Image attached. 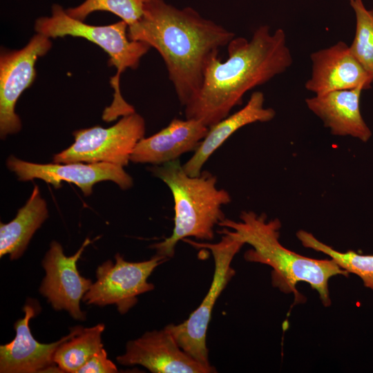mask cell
I'll return each mask as SVG.
<instances>
[{"mask_svg": "<svg viewBox=\"0 0 373 373\" xmlns=\"http://www.w3.org/2000/svg\"><path fill=\"white\" fill-rule=\"evenodd\" d=\"M296 236L305 247L329 256L341 269L358 276L365 287L373 290V255H363L351 250L340 252L305 230L298 231Z\"/></svg>", "mask_w": 373, "mask_h": 373, "instance_id": "20", "label": "cell"}, {"mask_svg": "<svg viewBox=\"0 0 373 373\" xmlns=\"http://www.w3.org/2000/svg\"><path fill=\"white\" fill-rule=\"evenodd\" d=\"M148 1L85 0L76 7L66 9V11L70 17L82 21H84L90 14L95 11H106L119 17L129 26L142 17Z\"/></svg>", "mask_w": 373, "mask_h": 373, "instance_id": "21", "label": "cell"}, {"mask_svg": "<svg viewBox=\"0 0 373 373\" xmlns=\"http://www.w3.org/2000/svg\"><path fill=\"white\" fill-rule=\"evenodd\" d=\"M6 165L19 181L41 179L55 189L64 181L77 185L86 196L92 194L93 185L102 181L114 182L123 190L130 189L133 184L132 177L122 166L108 162L37 164L11 155Z\"/></svg>", "mask_w": 373, "mask_h": 373, "instance_id": "10", "label": "cell"}, {"mask_svg": "<svg viewBox=\"0 0 373 373\" xmlns=\"http://www.w3.org/2000/svg\"><path fill=\"white\" fill-rule=\"evenodd\" d=\"M356 16V32L351 52L373 80V10H367L362 0H351Z\"/></svg>", "mask_w": 373, "mask_h": 373, "instance_id": "22", "label": "cell"}, {"mask_svg": "<svg viewBox=\"0 0 373 373\" xmlns=\"http://www.w3.org/2000/svg\"><path fill=\"white\" fill-rule=\"evenodd\" d=\"M209 131L195 119L175 118L155 134L142 138L135 146L130 161L133 163L161 165L195 151Z\"/></svg>", "mask_w": 373, "mask_h": 373, "instance_id": "15", "label": "cell"}, {"mask_svg": "<svg viewBox=\"0 0 373 373\" xmlns=\"http://www.w3.org/2000/svg\"><path fill=\"white\" fill-rule=\"evenodd\" d=\"M171 190L174 202V227L171 235L150 246L156 254L170 258L180 240L193 237L214 238V227L225 218L222 207L231 201L230 194L216 187L217 178L207 171L198 176L186 173L180 160L149 168Z\"/></svg>", "mask_w": 373, "mask_h": 373, "instance_id": "4", "label": "cell"}, {"mask_svg": "<svg viewBox=\"0 0 373 373\" xmlns=\"http://www.w3.org/2000/svg\"><path fill=\"white\" fill-rule=\"evenodd\" d=\"M128 28V24L122 20L106 26L85 23L70 17L66 9L57 3L52 5L50 16L39 17L35 23L37 33L48 38L82 37L97 45L108 55V64L117 72L110 80L114 91L113 102L102 113L103 120L107 122L135 112L121 94L120 76L128 68L136 69L141 58L151 48L145 42L130 39Z\"/></svg>", "mask_w": 373, "mask_h": 373, "instance_id": "5", "label": "cell"}, {"mask_svg": "<svg viewBox=\"0 0 373 373\" xmlns=\"http://www.w3.org/2000/svg\"><path fill=\"white\" fill-rule=\"evenodd\" d=\"M218 233L222 236L216 243L198 242L188 238L182 240L195 248L210 250L214 259V274L209 291L189 318L178 325L170 324L165 327L184 352L209 367L213 366L209 361L206 336L212 310L218 298L236 274L231 264L245 245L227 227Z\"/></svg>", "mask_w": 373, "mask_h": 373, "instance_id": "6", "label": "cell"}, {"mask_svg": "<svg viewBox=\"0 0 373 373\" xmlns=\"http://www.w3.org/2000/svg\"><path fill=\"white\" fill-rule=\"evenodd\" d=\"M227 46V59H211L200 89L184 106L186 118L200 120L208 127L240 105L247 91L284 73L293 62L281 28L271 32L268 26H260L250 39L234 37Z\"/></svg>", "mask_w": 373, "mask_h": 373, "instance_id": "2", "label": "cell"}, {"mask_svg": "<svg viewBox=\"0 0 373 373\" xmlns=\"http://www.w3.org/2000/svg\"><path fill=\"white\" fill-rule=\"evenodd\" d=\"M362 87L329 92L305 99L307 108L323 122L332 134L351 136L367 142L372 131L360 108Z\"/></svg>", "mask_w": 373, "mask_h": 373, "instance_id": "16", "label": "cell"}, {"mask_svg": "<svg viewBox=\"0 0 373 373\" xmlns=\"http://www.w3.org/2000/svg\"><path fill=\"white\" fill-rule=\"evenodd\" d=\"M115 263L108 260L96 270V281L83 297L87 305H115L124 314L137 302V296L154 289L148 278L154 269L168 258L155 254L142 262H128L117 254Z\"/></svg>", "mask_w": 373, "mask_h": 373, "instance_id": "8", "label": "cell"}, {"mask_svg": "<svg viewBox=\"0 0 373 373\" xmlns=\"http://www.w3.org/2000/svg\"><path fill=\"white\" fill-rule=\"evenodd\" d=\"M52 42L41 34L35 35L19 50H1L0 55V135L20 131L21 122L15 113L16 103L21 93L34 82L37 59L51 48Z\"/></svg>", "mask_w": 373, "mask_h": 373, "instance_id": "9", "label": "cell"}, {"mask_svg": "<svg viewBox=\"0 0 373 373\" xmlns=\"http://www.w3.org/2000/svg\"><path fill=\"white\" fill-rule=\"evenodd\" d=\"M312 70L305 88L315 95L362 87L367 89L372 78L351 52L350 46L340 41L311 54Z\"/></svg>", "mask_w": 373, "mask_h": 373, "instance_id": "14", "label": "cell"}, {"mask_svg": "<svg viewBox=\"0 0 373 373\" xmlns=\"http://www.w3.org/2000/svg\"><path fill=\"white\" fill-rule=\"evenodd\" d=\"M86 238L78 251L66 256L61 245L52 241L46 254L42 266L46 271L39 291L55 310H66L75 319L84 321L85 313L80 308V300L93 283L80 275L77 262L84 249L90 243Z\"/></svg>", "mask_w": 373, "mask_h": 373, "instance_id": "11", "label": "cell"}, {"mask_svg": "<svg viewBox=\"0 0 373 373\" xmlns=\"http://www.w3.org/2000/svg\"><path fill=\"white\" fill-rule=\"evenodd\" d=\"M128 36L160 53L178 98L185 106L200 89L211 59L235 35L192 8L180 9L164 0H149L142 17L128 26Z\"/></svg>", "mask_w": 373, "mask_h": 373, "instance_id": "1", "label": "cell"}, {"mask_svg": "<svg viewBox=\"0 0 373 373\" xmlns=\"http://www.w3.org/2000/svg\"><path fill=\"white\" fill-rule=\"evenodd\" d=\"M240 221L223 219L218 225L229 229L245 244L251 246L244 255L249 262L267 265L272 268L271 283L285 294L293 293L295 303L303 301L296 289L299 282H306L318 293L325 306L331 305L328 289L329 278L348 276L332 260H318L301 256L283 247L279 242L281 222L278 218L267 220L266 214L244 211Z\"/></svg>", "mask_w": 373, "mask_h": 373, "instance_id": "3", "label": "cell"}, {"mask_svg": "<svg viewBox=\"0 0 373 373\" xmlns=\"http://www.w3.org/2000/svg\"><path fill=\"white\" fill-rule=\"evenodd\" d=\"M104 324L82 330L65 341L56 350L54 362L62 372L77 373L90 358L103 348L102 334Z\"/></svg>", "mask_w": 373, "mask_h": 373, "instance_id": "19", "label": "cell"}, {"mask_svg": "<svg viewBox=\"0 0 373 373\" xmlns=\"http://www.w3.org/2000/svg\"><path fill=\"white\" fill-rule=\"evenodd\" d=\"M350 1H351V0H350Z\"/></svg>", "mask_w": 373, "mask_h": 373, "instance_id": "24", "label": "cell"}, {"mask_svg": "<svg viewBox=\"0 0 373 373\" xmlns=\"http://www.w3.org/2000/svg\"><path fill=\"white\" fill-rule=\"evenodd\" d=\"M117 372V367L107 358L106 352L102 348L82 366L77 373H115Z\"/></svg>", "mask_w": 373, "mask_h": 373, "instance_id": "23", "label": "cell"}, {"mask_svg": "<svg viewBox=\"0 0 373 373\" xmlns=\"http://www.w3.org/2000/svg\"><path fill=\"white\" fill-rule=\"evenodd\" d=\"M48 217L47 204L37 185L24 206L8 223L0 224V256L17 260L25 251L35 232Z\"/></svg>", "mask_w": 373, "mask_h": 373, "instance_id": "18", "label": "cell"}, {"mask_svg": "<svg viewBox=\"0 0 373 373\" xmlns=\"http://www.w3.org/2000/svg\"><path fill=\"white\" fill-rule=\"evenodd\" d=\"M265 96L260 91L254 92L247 104L231 115L209 127V131L191 157L182 165L190 176L201 174L202 166L210 156L236 131L255 122L273 119L276 112L264 106Z\"/></svg>", "mask_w": 373, "mask_h": 373, "instance_id": "17", "label": "cell"}, {"mask_svg": "<svg viewBox=\"0 0 373 373\" xmlns=\"http://www.w3.org/2000/svg\"><path fill=\"white\" fill-rule=\"evenodd\" d=\"M39 311L35 300L30 299L24 305L23 318L14 324L15 338L0 346L1 373L62 372L54 362V354L61 343L79 333L83 327L71 328L70 334L56 342L39 343L32 335L29 323Z\"/></svg>", "mask_w": 373, "mask_h": 373, "instance_id": "12", "label": "cell"}, {"mask_svg": "<svg viewBox=\"0 0 373 373\" xmlns=\"http://www.w3.org/2000/svg\"><path fill=\"white\" fill-rule=\"evenodd\" d=\"M117 361L123 365H140L153 373L216 372L214 367L204 366L184 352L165 327L128 342Z\"/></svg>", "mask_w": 373, "mask_h": 373, "instance_id": "13", "label": "cell"}, {"mask_svg": "<svg viewBox=\"0 0 373 373\" xmlns=\"http://www.w3.org/2000/svg\"><path fill=\"white\" fill-rule=\"evenodd\" d=\"M144 133V119L136 112L106 128L95 126L77 130L73 132L74 143L54 155L53 162H108L124 166Z\"/></svg>", "mask_w": 373, "mask_h": 373, "instance_id": "7", "label": "cell"}]
</instances>
